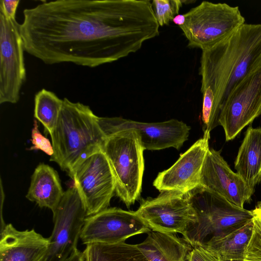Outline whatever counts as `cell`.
Here are the masks:
<instances>
[{
  "instance_id": "277c9868",
  "label": "cell",
  "mask_w": 261,
  "mask_h": 261,
  "mask_svg": "<svg viewBox=\"0 0 261 261\" xmlns=\"http://www.w3.org/2000/svg\"><path fill=\"white\" fill-rule=\"evenodd\" d=\"M196 216L182 234L192 247L226 236L252 220L254 209L240 208L226 198L200 185L186 193Z\"/></svg>"
},
{
  "instance_id": "44dd1931",
  "label": "cell",
  "mask_w": 261,
  "mask_h": 261,
  "mask_svg": "<svg viewBox=\"0 0 261 261\" xmlns=\"http://www.w3.org/2000/svg\"><path fill=\"white\" fill-rule=\"evenodd\" d=\"M85 261H148L137 245L94 243L86 245Z\"/></svg>"
},
{
  "instance_id": "83f0119b",
  "label": "cell",
  "mask_w": 261,
  "mask_h": 261,
  "mask_svg": "<svg viewBox=\"0 0 261 261\" xmlns=\"http://www.w3.org/2000/svg\"><path fill=\"white\" fill-rule=\"evenodd\" d=\"M20 1H0V12L7 17L16 19V14Z\"/></svg>"
},
{
  "instance_id": "603a6c76",
  "label": "cell",
  "mask_w": 261,
  "mask_h": 261,
  "mask_svg": "<svg viewBox=\"0 0 261 261\" xmlns=\"http://www.w3.org/2000/svg\"><path fill=\"white\" fill-rule=\"evenodd\" d=\"M254 211L252 233L245 251L243 261H261V202H258Z\"/></svg>"
},
{
  "instance_id": "484cf974",
  "label": "cell",
  "mask_w": 261,
  "mask_h": 261,
  "mask_svg": "<svg viewBox=\"0 0 261 261\" xmlns=\"http://www.w3.org/2000/svg\"><path fill=\"white\" fill-rule=\"evenodd\" d=\"M187 261H221L217 252L205 244L192 247L187 255Z\"/></svg>"
},
{
  "instance_id": "9c48e42d",
  "label": "cell",
  "mask_w": 261,
  "mask_h": 261,
  "mask_svg": "<svg viewBox=\"0 0 261 261\" xmlns=\"http://www.w3.org/2000/svg\"><path fill=\"white\" fill-rule=\"evenodd\" d=\"M53 214L54 228L46 261H64L77 248L87 217L84 204L73 186L64 192Z\"/></svg>"
},
{
  "instance_id": "3957f363",
  "label": "cell",
  "mask_w": 261,
  "mask_h": 261,
  "mask_svg": "<svg viewBox=\"0 0 261 261\" xmlns=\"http://www.w3.org/2000/svg\"><path fill=\"white\" fill-rule=\"evenodd\" d=\"M56 125L50 135L54 149L50 161L69 175L85 160L103 150L107 139L96 116L87 105L64 98Z\"/></svg>"
},
{
  "instance_id": "2e32d148",
  "label": "cell",
  "mask_w": 261,
  "mask_h": 261,
  "mask_svg": "<svg viewBox=\"0 0 261 261\" xmlns=\"http://www.w3.org/2000/svg\"><path fill=\"white\" fill-rule=\"evenodd\" d=\"M234 165L253 194L255 187L261 182V127H248Z\"/></svg>"
},
{
  "instance_id": "cb8c5ba5",
  "label": "cell",
  "mask_w": 261,
  "mask_h": 261,
  "mask_svg": "<svg viewBox=\"0 0 261 261\" xmlns=\"http://www.w3.org/2000/svg\"><path fill=\"white\" fill-rule=\"evenodd\" d=\"M227 199L236 206L244 208L246 202H249L253 195L242 177L233 172L226 191Z\"/></svg>"
},
{
  "instance_id": "4fadbf2b",
  "label": "cell",
  "mask_w": 261,
  "mask_h": 261,
  "mask_svg": "<svg viewBox=\"0 0 261 261\" xmlns=\"http://www.w3.org/2000/svg\"><path fill=\"white\" fill-rule=\"evenodd\" d=\"M261 114V68L241 83L221 109L218 122L226 141L234 139Z\"/></svg>"
},
{
  "instance_id": "5bb4252c",
  "label": "cell",
  "mask_w": 261,
  "mask_h": 261,
  "mask_svg": "<svg viewBox=\"0 0 261 261\" xmlns=\"http://www.w3.org/2000/svg\"><path fill=\"white\" fill-rule=\"evenodd\" d=\"M210 133H204L169 168L159 173L153 186L160 192L176 191L186 194L200 185L203 164L210 149Z\"/></svg>"
},
{
  "instance_id": "5b68a950",
  "label": "cell",
  "mask_w": 261,
  "mask_h": 261,
  "mask_svg": "<svg viewBox=\"0 0 261 261\" xmlns=\"http://www.w3.org/2000/svg\"><path fill=\"white\" fill-rule=\"evenodd\" d=\"M137 134L123 130L107 137L103 151L106 155L116 182L115 194L127 207L141 195L144 160Z\"/></svg>"
},
{
  "instance_id": "8992f818",
  "label": "cell",
  "mask_w": 261,
  "mask_h": 261,
  "mask_svg": "<svg viewBox=\"0 0 261 261\" xmlns=\"http://www.w3.org/2000/svg\"><path fill=\"white\" fill-rule=\"evenodd\" d=\"M179 27L188 45L202 50L210 48L230 36L245 23L239 7L226 3L203 1L184 14Z\"/></svg>"
},
{
  "instance_id": "7402d4cb",
  "label": "cell",
  "mask_w": 261,
  "mask_h": 261,
  "mask_svg": "<svg viewBox=\"0 0 261 261\" xmlns=\"http://www.w3.org/2000/svg\"><path fill=\"white\" fill-rule=\"evenodd\" d=\"M34 103L35 118L42 123L45 132L50 135L57 122L63 99L54 92L42 89L36 94Z\"/></svg>"
},
{
  "instance_id": "e0dca14e",
  "label": "cell",
  "mask_w": 261,
  "mask_h": 261,
  "mask_svg": "<svg viewBox=\"0 0 261 261\" xmlns=\"http://www.w3.org/2000/svg\"><path fill=\"white\" fill-rule=\"evenodd\" d=\"M64 192L58 172L49 165L41 163L32 176L26 198L40 207H47L53 213Z\"/></svg>"
},
{
  "instance_id": "ba28073f",
  "label": "cell",
  "mask_w": 261,
  "mask_h": 261,
  "mask_svg": "<svg viewBox=\"0 0 261 261\" xmlns=\"http://www.w3.org/2000/svg\"><path fill=\"white\" fill-rule=\"evenodd\" d=\"M69 176L84 204L87 217L109 207L115 193L116 182L103 150L85 160Z\"/></svg>"
},
{
  "instance_id": "9a60e30c",
  "label": "cell",
  "mask_w": 261,
  "mask_h": 261,
  "mask_svg": "<svg viewBox=\"0 0 261 261\" xmlns=\"http://www.w3.org/2000/svg\"><path fill=\"white\" fill-rule=\"evenodd\" d=\"M48 238L34 229L19 231L8 224L1 230L0 261H46Z\"/></svg>"
},
{
  "instance_id": "f1b7e54d",
  "label": "cell",
  "mask_w": 261,
  "mask_h": 261,
  "mask_svg": "<svg viewBox=\"0 0 261 261\" xmlns=\"http://www.w3.org/2000/svg\"><path fill=\"white\" fill-rule=\"evenodd\" d=\"M64 261H85L83 252L77 249Z\"/></svg>"
},
{
  "instance_id": "8fae6325",
  "label": "cell",
  "mask_w": 261,
  "mask_h": 261,
  "mask_svg": "<svg viewBox=\"0 0 261 261\" xmlns=\"http://www.w3.org/2000/svg\"><path fill=\"white\" fill-rule=\"evenodd\" d=\"M99 125L107 137L123 130L134 131L144 150H158L170 147L179 150L188 140L190 127L182 121L146 123L120 117L98 118Z\"/></svg>"
},
{
  "instance_id": "30bf717a",
  "label": "cell",
  "mask_w": 261,
  "mask_h": 261,
  "mask_svg": "<svg viewBox=\"0 0 261 261\" xmlns=\"http://www.w3.org/2000/svg\"><path fill=\"white\" fill-rule=\"evenodd\" d=\"M136 213L154 231L183 234L196 222V216L187 194L162 191L155 198L143 199Z\"/></svg>"
},
{
  "instance_id": "ffe728a7",
  "label": "cell",
  "mask_w": 261,
  "mask_h": 261,
  "mask_svg": "<svg viewBox=\"0 0 261 261\" xmlns=\"http://www.w3.org/2000/svg\"><path fill=\"white\" fill-rule=\"evenodd\" d=\"M253 228L252 219L233 232L224 236L213 238L203 244L217 252L221 261L243 260Z\"/></svg>"
},
{
  "instance_id": "d6986e66",
  "label": "cell",
  "mask_w": 261,
  "mask_h": 261,
  "mask_svg": "<svg viewBox=\"0 0 261 261\" xmlns=\"http://www.w3.org/2000/svg\"><path fill=\"white\" fill-rule=\"evenodd\" d=\"M221 152V150L208 149L202 168L200 185L226 198L227 186L233 171Z\"/></svg>"
},
{
  "instance_id": "6da1fadb",
  "label": "cell",
  "mask_w": 261,
  "mask_h": 261,
  "mask_svg": "<svg viewBox=\"0 0 261 261\" xmlns=\"http://www.w3.org/2000/svg\"><path fill=\"white\" fill-rule=\"evenodd\" d=\"M23 15L24 50L49 65L95 67L135 53L159 34L148 0H57Z\"/></svg>"
},
{
  "instance_id": "4dcf8cb0",
  "label": "cell",
  "mask_w": 261,
  "mask_h": 261,
  "mask_svg": "<svg viewBox=\"0 0 261 261\" xmlns=\"http://www.w3.org/2000/svg\"><path fill=\"white\" fill-rule=\"evenodd\" d=\"M227 261H243V260H227Z\"/></svg>"
},
{
  "instance_id": "4316f807",
  "label": "cell",
  "mask_w": 261,
  "mask_h": 261,
  "mask_svg": "<svg viewBox=\"0 0 261 261\" xmlns=\"http://www.w3.org/2000/svg\"><path fill=\"white\" fill-rule=\"evenodd\" d=\"M31 137L33 145L29 150H40L48 155L51 156L53 154L54 149L52 143L40 132L37 120H34Z\"/></svg>"
},
{
  "instance_id": "7a4b0ae2",
  "label": "cell",
  "mask_w": 261,
  "mask_h": 261,
  "mask_svg": "<svg viewBox=\"0 0 261 261\" xmlns=\"http://www.w3.org/2000/svg\"><path fill=\"white\" fill-rule=\"evenodd\" d=\"M200 63L202 117L209 122L210 133L219 125L221 109L232 92L261 68V23H244L202 50Z\"/></svg>"
},
{
  "instance_id": "d4e9b609",
  "label": "cell",
  "mask_w": 261,
  "mask_h": 261,
  "mask_svg": "<svg viewBox=\"0 0 261 261\" xmlns=\"http://www.w3.org/2000/svg\"><path fill=\"white\" fill-rule=\"evenodd\" d=\"M183 4L180 0H153L152 4L159 25H168L172 21Z\"/></svg>"
},
{
  "instance_id": "7c38bea8",
  "label": "cell",
  "mask_w": 261,
  "mask_h": 261,
  "mask_svg": "<svg viewBox=\"0 0 261 261\" xmlns=\"http://www.w3.org/2000/svg\"><path fill=\"white\" fill-rule=\"evenodd\" d=\"M151 230L136 213L117 207H108L85 220L80 239L84 244L124 242L133 236Z\"/></svg>"
},
{
  "instance_id": "ac0fdd59",
  "label": "cell",
  "mask_w": 261,
  "mask_h": 261,
  "mask_svg": "<svg viewBox=\"0 0 261 261\" xmlns=\"http://www.w3.org/2000/svg\"><path fill=\"white\" fill-rule=\"evenodd\" d=\"M148 261H187L192 246L174 234L151 231L142 243L136 244Z\"/></svg>"
},
{
  "instance_id": "52a82bcc",
  "label": "cell",
  "mask_w": 261,
  "mask_h": 261,
  "mask_svg": "<svg viewBox=\"0 0 261 261\" xmlns=\"http://www.w3.org/2000/svg\"><path fill=\"white\" fill-rule=\"evenodd\" d=\"M16 19L0 12V103H17L26 80L24 46Z\"/></svg>"
},
{
  "instance_id": "f546056e",
  "label": "cell",
  "mask_w": 261,
  "mask_h": 261,
  "mask_svg": "<svg viewBox=\"0 0 261 261\" xmlns=\"http://www.w3.org/2000/svg\"><path fill=\"white\" fill-rule=\"evenodd\" d=\"M172 21L174 24L179 26V27L183 25L185 21V16L184 14H179L176 15L173 18Z\"/></svg>"
}]
</instances>
